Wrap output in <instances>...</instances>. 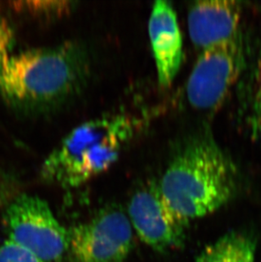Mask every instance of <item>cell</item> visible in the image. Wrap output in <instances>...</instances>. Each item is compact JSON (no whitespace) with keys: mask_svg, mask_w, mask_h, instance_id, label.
Returning a JSON list of instances; mask_svg holds the SVG:
<instances>
[{"mask_svg":"<svg viewBox=\"0 0 261 262\" xmlns=\"http://www.w3.org/2000/svg\"><path fill=\"white\" fill-rule=\"evenodd\" d=\"M14 41V29L7 16L3 12L2 8L0 7V72L5 61L11 55Z\"/></svg>","mask_w":261,"mask_h":262,"instance_id":"13","label":"cell"},{"mask_svg":"<svg viewBox=\"0 0 261 262\" xmlns=\"http://www.w3.org/2000/svg\"><path fill=\"white\" fill-rule=\"evenodd\" d=\"M138 123L124 115L99 117L79 125L45 159L42 178L77 188L110 168L135 134Z\"/></svg>","mask_w":261,"mask_h":262,"instance_id":"3","label":"cell"},{"mask_svg":"<svg viewBox=\"0 0 261 262\" xmlns=\"http://www.w3.org/2000/svg\"><path fill=\"white\" fill-rule=\"evenodd\" d=\"M68 235L72 262H126L133 248V227L118 205L99 210Z\"/></svg>","mask_w":261,"mask_h":262,"instance_id":"6","label":"cell"},{"mask_svg":"<svg viewBox=\"0 0 261 262\" xmlns=\"http://www.w3.org/2000/svg\"><path fill=\"white\" fill-rule=\"evenodd\" d=\"M246 67V46L242 32L200 51L186 85L187 101L199 111H216Z\"/></svg>","mask_w":261,"mask_h":262,"instance_id":"4","label":"cell"},{"mask_svg":"<svg viewBox=\"0 0 261 262\" xmlns=\"http://www.w3.org/2000/svg\"><path fill=\"white\" fill-rule=\"evenodd\" d=\"M255 253L251 236L232 231L208 245L195 262H254Z\"/></svg>","mask_w":261,"mask_h":262,"instance_id":"10","label":"cell"},{"mask_svg":"<svg viewBox=\"0 0 261 262\" xmlns=\"http://www.w3.org/2000/svg\"><path fill=\"white\" fill-rule=\"evenodd\" d=\"M89 68L86 50L77 42L11 54L0 72V94L18 114H45L83 89Z\"/></svg>","mask_w":261,"mask_h":262,"instance_id":"1","label":"cell"},{"mask_svg":"<svg viewBox=\"0 0 261 262\" xmlns=\"http://www.w3.org/2000/svg\"><path fill=\"white\" fill-rule=\"evenodd\" d=\"M237 185L234 161L205 130L178 144L159 183L166 203L188 223L228 203Z\"/></svg>","mask_w":261,"mask_h":262,"instance_id":"2","label":"cell"},{"mask_svg":"<svg viewBox=\"0 0 261 262\" xmlns=\"http://www.w3.org/2000/svg\"><path fill=\"white\" fill-rule=\"evenodd\" d=\"M128 215L140 239L153 250L166 252L184 244L189 223L166 203L159 183H148L133 194L129 202Z\"/></svg>","mask_w":261,"mask_h":262,"instance_id":"7","label":"cell"},{"mask_svg":"<svg viewBox=\"0 0 261 262\" xmlns=\"http://www.w3.org/2000/svg\"><path fill=\"white\" fill-rule=\"evenodd\" d=\"M241 111L249 136L261 147V53L249 72Z\"/></svg>","mask_w":261,"mask_h":262,"instance_id":"11","label":"cell"},{"mask_svg":"<svg viewBox=\"0 0 261 262\" xmlns=\"http://www.w3.org/2000/svg\"><path fill=\"white\" fill-rule=\"evenodd\" d=\"M21 6H17L20 10H26L28 12L37 15H51L67 12L71 9V2H25L18 3Z\"/></svg>","mask_w":261,"mask_h":262,"instance_id":"14","label":"cell"},{"mask_svg":"<svg viewBox=\"0 0 261 262\" xmlns=\"http://www.w3.org/2000/svg\"><path fill=\"white\" fill-rule=\"evenodd\" d=\"M148 35L160 86L170 87L183 60V38L172 5L158 0L148 20Z\"/></svg>","mask_w":261,"mask_h":262,"instance_id":"9","label":"cell"},{"mask_svg":"<svg viewBox=\"0 0 261 262\" xmlns=\"http://www.w3.org/2000/svg\"><path fill=\"white\" fill-rule=\"evenodd\" d=\"M5 221L9 239L45 262L59 261L68 250V231L57 220L49 204L37 196L16 197L8 206Z\"/></svg>","mask_w":261,"mask_h":262,"instance_id":"5","label":"cell"},{"mask_svg":"<svg viewBox=\"0 0 261 262\" xmlns=\"http://www.w3.org/2000/svg\"><path fill=\"white\" fill-rule=\"evenodd\" d=\"M241 3L195 1L187 13V28L195 47L200 51L235 37L240 30Z\"/></svg>","mask_w":261,"mask_h":262,"instance_id":"8","label":"cell"},{"mask_svg":"<svg viewBox=\"0 0 261 262\" xmlns=\"http://www.w3.org/2000/svg\"><path fill=\"white\" fill-rule=\"evenodd\" d=\"M0 262H45L21 245L5 240L0 246Z\"/></svg>","mask_w":261,"mask_h":262,"instance_id":"12","label":"cell"}]
</instances>
